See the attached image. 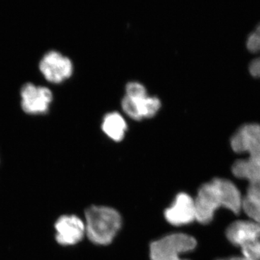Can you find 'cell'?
Listing matches in <instances>:
<instances>
[{
  "instance_id": "obj_2",
  "label": "cell",
  "mask_w": 260,
  "mask_h": 260,
  "mask_svg": "<svg viewBox=\"0 0 260 260\" xmlns=\"http://www.w3.org/2000/svg\"><path fill=\"white\" fill-rule=\"evenodd\" d=\"M231 142L236 153L249 154V158L234 162L232 167L234 175L249 182L260 179V124L242 126Z\"/></svg>"
},
{
  "instance_id": "obj_7",
  "label": "cell",
  "mask_w": 260,
  "mask_h": 260,
  "mask_svg": "<svg viewBox=\"0 0 260 260\" xmlns=\"http://www.w3.org/2000/svg\"><path fill=\"white\" fill-rule=\"evenodd\" d=\"M121 106L126 116L135 121H141L156 116L161 109L162 104L160 99L153 95H147L140 98L124 95Z\"/></svg>"
},
{
  "instance_id": "obj_4",
  "label": "cell",
  "mask_w": 260,
  "mask_h": 260,
  "mask_svg": "<svg viewBox=\"0 0 260 260\" xmlns=\"http://www.w3.org/2000/svg\"><path fill=\"white\" fill-rule=\"evenodd\" d=\"M196 240L184 234H174L150 244L151 260H188L180 258L181 254L193 250Z\"/></svg>"
},
{
  "instance_id": "obj_17",
  "label": "cell",
  "mask_w": 260,
  "mask_h": 260,
  "mask_svg": "<svg viewBox=\"0 0 260 260\" xmlns=\"http://www.w3.org/2000/svg\"><path fill=\"white\" fill-rule=\"evenodd\" d=\"M220 260H249L247 259H246V258L243 257H232V258H229V259H220Z\"/></svg>"
},
{
  "instance_id": "obj_11",
  "label": "cell",
  "mask_w": 260,
  "mask_h": 260,
  "mask_svg": "<svg viewBox=\"0 0 260 260\" xmlns=\"http://www.w3.org/2000/svg\"><path fill=\"white\" fill-rule=\"evenodd\" d=\"M102 129L109 139L114 142H120L125 137L127 124L125 119L119 112H109L103 119Z\"/></svg>"
},
{
  "instance_id": "obj_16",
  "label": "cell",
  "mask_w": 260,
  "mask_h": 260,
  "mask_svg": "<svg viewBox=\"0 0 260 260\" xmlns=\"http://www.w3.org/2000/svg\"><path fill=\"white\" fill-rule=\"evenodd\" d=\"M251 74L256 78H260V58L254 59L249 66Z\"/></svg>"
},
{
  "instance_id": "obj_5",
  "label": "cell",
  "mask_w": 260,
  "mask_h": 260,
  "mask_svg": "<svg viewBox=\"0 0 260 260\" xmlns=\"http://www.w3.org/2000/svg\"><path fill=\"white\" fill-rule=\"evenodd\" d=\"M39 69L48 81L59 84L72 76L73 64L70 58L58 51H51L43 56Z\"/></svg>"
},
{
  "instance_id": "obj_14",
  "label": "cell",
  "mask_w": 260,
  "mask_h": 260,
  "mask_svg": "<svg viewBox=\"0 0 260 260\" xmlns=\"http://www.w3.org/2000/svg\"><path fill=\"white\" fill-rule=\"evenodd\" d=\"M243 257L249 260H260V240L241 248Z\"/></svg>"
},
{
  "instance_id": "obj_10",
  "label": "cell",
  "mask_w": 260,
  "mask_h": 260,
  "mask_svg": "<svg viewBox=\"0 0 260 260\" xmlns=\"http://www.w3.org/2000/svg\"><path fill=\"white\" fill-rule=\"evenodd\" d=\"M226 237L234 245H249L260 240V224L250 220H239L232 223L226 231Z\"/></svg>"
},
{
  "instance_id": "obj_13",
  "label": "cell",
  "mask_w": 260,
  "mask_h": 260,
  "mask_svg": "<svg viewBox=\"0 0 260 260\" xmlns=\"http://www.w3.org/2000/svg\"><path fill=\"white\" fill-rule=\"evenodd\" d=\"M125 95L130 98H140L148 95L145 85L139 82H129L126 85Z\"/></svg>"
},
{
  "instance_id": "obj_8",
  "label": "cell",
  "mask_w": 260,
  "mask_h": 260,
  "mask_svg": "<svg viewBox=\"0 0 260 260\" xmlns=\"http://www.w3.org/2000/svg\"><path fill=\"white\" fill-rule=\"evenodd\" d=\"M56 239L63 246L74 245L82 240L85 232L83 222L75 215H63L56 222Z\"/></svg>"
},
{
  "instance_id": "obj_1",
  "label": "cell",
  "mask_w": 260,
  "mask_h": 260,
  "mask_svg": "<svg viewBox=\"0 0 260 260\" xmlns=\"http://www.w3.org/2000/svg\"><path fill=\"white\" fill-rule=\"evenodd\" d=\"M194 203L196 220L202 224L212 221L218 208H227L237 215L242 209L240 191L232 181L224 179H214L203 184Z\"/></svg>"
},
{
  "instance_id": "obj_3",
  "label": "cell",
  "mask_w": 260,
  "mask_h": 260,
  "mask_svg": "<svg viewBox=\"0 0 260 260\" xmlns=\"http://www.w3.org/2000/svg\"><path fill=\"white\" fill-rule=\"evenodd\" d=\"M85 232L89 239L101 245L112 243L121 225L119 213L108 207H90L85 211Z\"/></svg>"
},
{
  "instance_id": "obj_15",
  "label": "cell",
  "mask_w": 260,
  "mask_h": 260,
  "mask_svg": "<svg viewBox=\"0 0 260 260\" xmlns=\"http://www.w3.org/2000/svg\"><path fill=\"white\" fill-rule=\"evenodd\" d=\"M246 46L251 52L256 53L260 51V25L255 31L249 36Z\"/></svg>"
},
{
  "instance_id": "obj_6",
  "label": "cell",
  "mask_w": 260,
  "mask_h": 260,
  "mask_svg": "<svg viewBox=\"0 0 260 260\" xmlns=\"http://www.w3.org/2000/svg\"><path fill=\"white\" fill-rule=\"evenodd\" d=\"M21 107L25 113L32 115L47 114L52 102V92L46 87L25 84L20 90Z\"/></svg>"
},
{
  "instance_id": "obj_12",
  "label": "cell",
  "mask_w": 260,
  "mask_h": 260,
  "mask_svg": "<svg viewBox=\"0 0 260 260\" xmlns=\"http://www.w3.org/2000/svg\"><path fill=\"white\" fill-rule=\"evenodd\" d=\"M242 208L249 218L260 224V179L249 182L242 198Z\"/></svg>"
},
{
  "instance_id": "obj_9",
  "label": "cell",
  "mask_w": 260,
  "mask_h": 260,
  "mask_svg": "<svg viewBox=\"0 0 260 260\" xmlns=\"http://www.w3.org/2000/svg\"><path fill=\"white\" fill-rule=\"evenodd\" d=\"M165 218L174 225L189 224L196 220L194 200L186 193H180L176 198L174 204L166 210Z\"/></svg>"
}]
</instances>
